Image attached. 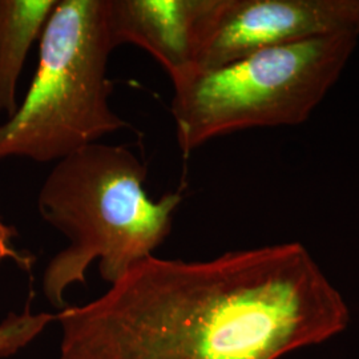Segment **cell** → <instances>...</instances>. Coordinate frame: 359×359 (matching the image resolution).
<instances>
[{
    "instance_id": "8992f818",
    "label": "cell",
    "mask_w": 359,
    "mask_h": 359,
    "mask_svg": "<svg viewBox=\"0 0 359 359\" xmlns=\"http://www.w3.org/2000/svg\"><path fill=\"white\" fill-rule=\"evenodd\" d=\"M218 0H108V27L116 48L148 52L176 84L197 71L198 53Z\"/></svg>"
},
{
    "instance_id": "3957f363",
    "label": "cell",
    "mask_w": 359,
    "mask_h": 359,
    "mask_svg": "<svg viewBox=\"0 0 359 359\" xmlns=\"http://www.w3.org/2000/svg\"><path fill=\"white\" fill-rule=\"evenodd\" d=\"M108 0H59L40 38L39 65L16 112L0 124V160L59 161L121 129L109 105L115 44Z\"/></svg>"
},
{
    "instance_id": "7a4b0ae2",
    "label": "cell",
    "mask_w": 359,
    "mask_h": 359,
    "mask_svg": "<svg viewBox=\"0 0 359 359\" xmlns=\"http://www.w3.org/2000/svg\"><path fill=\"white\" fill-rule=\"evenodd\" d=\"M148 169L127 147L90 144L59 160L41 185L38 209L69 245L52 258L43 290L56 308L65 293L86 283L97 262L105 283H115L167 240L181 193L158 200L145 191Z\"/></svg>"
},
{
    "instance_id": "9c48e42d",
    "label": "cell",
    "mask_w": 359,
    "mask_h": 359,
    "mask_svg": "<svg viewBox=\"0 0 359 359\" xmlns=\"http://www.w3.org/2000/svg\"><path fill=\"white\" fill-rule=\"evenodd\" d=\"M16 231L13 226L7 225L1 218H0V264L6 259H11L19 268L29 271L34 258L29 255L20 253L19 250L15 249L13 244V237H16Z\"/></svg>"
},
{
    "instance_id": "52a82bcc",
    "label": "cell",
    "mask_w": 359,
    "mask_h": 359,
    "mask_svg": "<svg viewBox=\"0 0 359 359\" xmlns=\"http://www.w3.org/2000/svg\"><path fill=\"white\" fill-rule=\"evenodd\" d=\"M59 0H0V114L16 112L18 84Z\"/></svg>"
},
{
    "instance_id": "277c9868",
    "label": "cell",
    "mask_w": 359,
    "mask_h": 359,
    "mask_svg": "<svg viewBox=\"0 0 359 359\" xmlns=\"http://www.w3.org/2000/svg\"><path fill=\"white\" fill-rule=\"evenodd\" d=\"M359 35H333L255 52L173 84L181 152L253 128L305 123L338 81Z\"/></svg>"
},
{
    "instance_id": "5b68a950",
    "label": "cell",
    "mask_w": 359,
    "mask_h": 359,
    "mask_svg": "<svg viewBox=\"0 0 359 359\" xmlns=\"http://www.w3.org/2000/svg\"><path fill=\"white\" fill-rule=\"evenodd\" d=\"M346 34L359 35V0H218L196 72L262 50Z\"/></svg>"
},
{
    "instance_id": "ba28073f",
    "label": "cell",
    "mask_w": 359,
    "mask_h": 359,
    "mask_svg": "<svg viewBox=\"0 0 359 359\" xmlns=\"http://www.w3.org/2000/svg\"><path fill=\"white\" fill-rule=\"evenodd\" d=\"M53 321H57V314H34L28 301L20 314L11 313L0 323V358L13 355L29 345Z\"/></svg>"
},
{
    "instance_id": "6da1fadb",
    "label": "cell",
    "mask_w": 359,
    "mask_h": 359,
    "mask_svg": "<svg viewBox=\"0 0 359 359\" xmlns=\"http://www.w3.org/2000/svg\"><path fill=\"white\" fill-rule=\"evenodd\" d=\"M57 321L59 359H280L342 333L350 310L292 241L204 261L148 257Z\"/></svg>"
}]
</instances>
